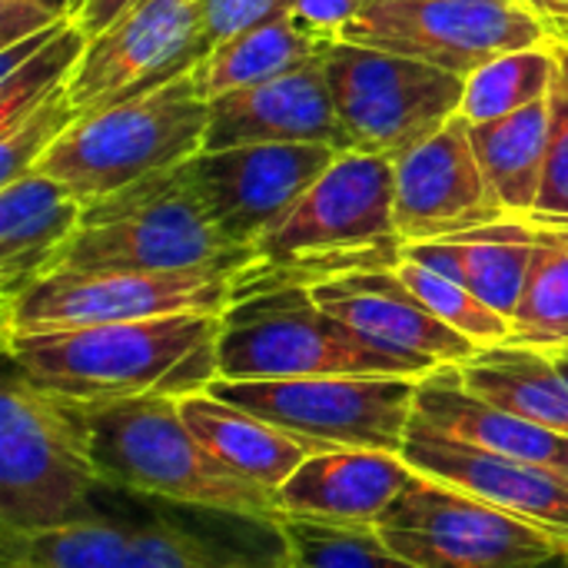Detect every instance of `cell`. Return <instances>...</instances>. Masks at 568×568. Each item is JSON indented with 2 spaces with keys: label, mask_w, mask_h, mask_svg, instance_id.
I'll use <instances>...</instances> for the list:
<instances>
[{
  "label": "cell",
  "mask_w": 568,
  "mask_h": 568,
  "mask_svg": "<svg viewBox=\"0 0 568 568\" xmlns=\"http://www.w3.org/2000/svg\"><path fill=\"white\" fill-rule=\"evenodd\" d=\"M396 223L406 243L449 240L509 223L476 160L463 113L396 163Z\"/></svg>",
  "instance_id": "15"
},
{
  "label": "cell",
  "mask_w": 568,
  "mask_h": 568,
  "mask_svg": "<svg viewBox=\"0 0 568 568\" xmlns=\"http://www.w3.org/2000/svg\"><path fill=\"white\" fill-rule=\"evenodd\" d=\"M549 143H546V170L542 190L536 200V213L523 223L556 220L568 223V47L559 43V63L549 87Z\"/></svg>",
  "instance_id": "35"
},
{
  "label": "cell",
  "mask_w": 568,
  "mask_h": 568,
  "mask_svg": "<svg viewBox=\"0 0 568 568\" xmlns=\"http://www.w3.org/2000/svg\"><path fill=\"white\" fill-rule=\"evenodd\" d=\"M366 0H296L293 17L323 40H339L343 30L353 23V17L363 10Z\"/></svg>",
  "instance_id": "37"
},
{
  "label": "cell",
  "mask_w": 568,
  "mask_h": 568,
  "mask_svg": "<svg viewBox=\"0 0 568 568\" xmlns=\"http://www.w3.org/2000/svg\"><path fill=\"white\" fill-rule=\"evenodd\" d=\"M556 469L562 473L568 479V439H566V449H562V456H559V463H556Z\"/></svg>",
  "instance_id": "42"
},
{
  "label": "cell",
  "mask_w": 568,
  "mask_h": 568,
  "mask_svg": "<svg viewBox=\"0 0 568 568\" xmlns=\"http://www.w3.org/2000/svg\"><path fill=\"white\" fill-rule=\"evenodd\" d=\"M290 562L303 568H419L386 546L376 526L280 516Z\"/></svg>",
  "instance_id": "31"
},
{
  "label": "cell",
  "mask_w": 568,
  "mask_h": 568,
  "mask_svg": "<svg viewBox=\"0 0 568 568\" xmlns=\"http://www.w3.org/2000/svg\"><path fill=\"white\" fill-rule=\"evenodd\" d=\"M256 260L210 216L183 163L133 186L83 203L80 230L63 243L53 270H133V273H240Z\"/></svg>",
  "instance_id": "3"
},
{
  "label": "cell",
  "mask_w": 568,
  "mask_h": 568,
  "mask_svg": "<svg viewBox=\"0 0 568 568\" xmlns=\"http://www.w3.org/2000/svg\"><path fill=\"white\" fill-rule=\"evenodd\" d=\"M413 376H313V379H213L206 393L270 426L329 449L403 453L416 399Z\"/></svg>",
  "instance_id": "10"
},
{
  "label": "cell",
  "mask_w": 568,
  "mask_h": 568,
  "mask_svg": "<svg viewBox=\"0 0 568 568\" xmlns=\"http://www.w3.org/2000/svg\"><path fill=\"white\" fill-rule=\"evenodd\" d=\"M80 110L70 103V90L60 87L53 97L33 106L13 130H7L0 136V186L30 173L47 156V150L70 130Z\"/></svg>",
  "instance_id": "34"
},
{
  "label": "cell",
  "mask_w": 568,
  "mask_h": 568,
  "mask_svg": "<svg viewBox=\"0 0 568 568\" xmlns=\"http://www.w3.org/2000/svg\"><path fill=\"white\" fill-rule=\"evenodd\" d=\"M413 416L456 443L506 453V456L529 459L539 466H556L568 439L559 433L539 429V426L493 406L489 399L476 396L463 383L459 366H436L433 373H426L416 383Z\"/></svg>",
  "instance_id": "22"
},
{
  "label": "cell",
  "mask_w": 568,
  "mask_h": 568,
  "mask_svg": "<svg viewBox=\"0 0 568 568\" xmlns=\"http://www.w3.org/2000/svg\"><path fill=\"white\" fill-rule=\"evenodd\" d=\"M77 406L103 483L136 496L280 519L273 493L230 473L210 456L183 423L173 396L150 393Z\"/></svg>",
  "instance_id": "4"
},
{
  "label": "cell",
  "mask_w": 568,
  "mask_h": 568,
  "mask_svg": "<svg viewBox=\"0 0 568 568\" xmlns=\"http://www.w3.org/2000/svg\"><path fill=\"white\" fill-rule=\"evenodd\" d=\"M403 459L413 473L469 493L568 542V479L556 466H539L506 453L456 443L416 416L406 429Z\"/></svg>",
  "instance_id": "17"
},
{
  "label": "cell",
  "mask_w": 568,
  "mask_h": 568,
  "mask_svg": "<svg viewBox=\"0 0 568 568\" xmlns=\"http://www.w3.org/2000/svg\"><path fill=\"white\" fill-rule=\"evenodd\" d=\"M293 10L296 0H203V33L216 47L250 27L280 20Z\"/></svg>",
  "instance_id": "36"
},
{
  "label": "cell",
  "mask_w": 568,
  "mask_h": 568,
  "mask_svg": "<svg viewBox=\"0 0 568 568\" xmlns=\"http://www.w3.org/2000/svg\"><path fill=\"white\" fill-rule=\"evenodd\" d=\"M133 3H136V0H87L83 10H80L73 20H77V27L93 40V37H100L123 10H130Z\"/></svg>",
  "instance_id": "38"
},
{
  "label": "cell",
  "mask_w": 568,
  "mask_h": 568,
  "mask_svg": "<svg viewBox=\"0 0 568 568\" xmlns=\"http://www.w3.org/2000/svg\"><path fill=\"white\" fill-rule=\"evenodd\" d=\"M526 10H532L539 20H546L559 43L568 47V0H519Z\"/></svg>",
  "instance_id": "39"
},
{
  "label": "cell",
  "mask_w": 568,
  "mask_h": 568,
  "mask_svg": "<svg viewBox=\"0 0 568 568\" xmlns=\"http://www.w3.org/2000/svg\"><path fill=\"white\" fill-rule=\"evenodd\" d=\"M220 379H313V376H413L426 369L399 359L326 313L306 286H283L236 300L220 316Z\"/></svg>",
  "instance_id": "7"
},
{
  "label": "cell",
  "mask_w": 568,
  "mask_h": 568,
  "mask_svg": "<svg viewBox=\"0 0 568 568\" xmlns=\"http://www.w3.org/2000/svg\"><path fill=\"white\" fill-rule=\"evenodd\" d=\"M213 50L203 33V0H136L87 43L67 90L87 113L123 103L190 73Z\"/></svg>",
  "instance_id": "13"
},
{
  "label": "cell",
  "mask_w": 568,
  "mask_h": 568,
  "mask_svg": "<svg viewBox=\"0 0 568 568\" xmlns=\"http://www.w3.org/2000/svg\"><path fill=\"white\" fill-rule=\"evenodd\" d=\"M376 532L419 568H536L562 539L469 493L413 473Z\"/></svg>",
  "instance_id": "11"
},
{
  "label": "cell",
  "mask_w": 568,
  "mask_h": 568,
  "mask_svg": "<svg viewBox=\"0 0 568 568\" xmlns=\"http://www.w3.org/2000/svg\"><path fill=\"white\" fill-rule=\"evenodd\" d=\"M413 469L403 453L329 449L310 456L276 493L280 516L376 526L396 503Z\"/></svg>",
  "instance_id": "20"
},
{
  "label": "cell",
  "mask_w": 568,
  "mask_h": 568,
  "mask_svg": "<svg viewBox=\"0 0 568 568\" xmlns=\"http://www.w3.org/2000/svg\"><path fill=\"white\" fill-rule=\"evenodd\" d=\"M556 63H559V40L523 47L489 60L473 77H466L463 116L469 123H483L546 100L556 77Z\"/></svg>",
  "instance_id": "30"
},
{
  "label": "cell",
  "mask_w": 568,
  "mask_h": 568,
  "mask_svg": "<svg viewBox=\"0 0 568 568\" xmlns=\"http://www.w3.org/2000/svg\"><path fill=\"white\" fill-rule=\"evenodd\" d=\"M220 316L180 313L136 323L7 336L10 369L70 403L190 396L220 379Z\"/></svg>",
  "instance_id": "1"
},
{
  "label": "cell",
  "mask_w": 568,
  "mask_h": 568,
  "mask_svg": "<svg viewBox=\"0 0 568 568\" xmlns=\"http://www.w3.org/2000/svg\"><path fill=\"white\" fill-rule=\"evenodd\" d=\"M339 40L473 77L489 60L556 33L519 0H369Z\"/></svg>",
  "instance_id": "12"
},
{
  "label": "cell",
  "mask_w": 568,
  "mask_h": 568,
  "mask_svg": "<svg viewBox=\"0 0 568 568\" xmlns=\"http://www.w3.org/2000/svg\"><path fill=\"white\" fill-rule=\"evenodd\" d=\"M366 3H369V0H366Z\"/></svg>",
  "instance_id": "46"
},
{
  "label": "cell",
  "mask_w": 568,
  "mask_h": 568,
  "mask_svg": "<svg viewBox=\"0 0 568 568\" xmlns=\"http://www.w3.org/2000/svg\"><path fill=\"white\" fill-rule=\"evenodd\" d=\"M556 359H559L562 373H566V376H568V349H559V353H556Z\"/></svg>",
  "instance_id": "43"
},
{
  "label": "cell",
  "mask_w": 568,
  "mask_h": 568,
  "mask_svg": "<svg viewBox=\"0 0 568 568\" xmlns=\"http://www.w3.org/2000/svg\"><path fill=\"white\" fill-rule=\"evenodd\" d=\"M396 276L429 306V313H436L446 326L459 329L463 336H469L479 349L486 346H499V343H509L513 336V320L499 316L493 306H486L469 286L416 263V260H406L396 266Z\"/></svg>",
  "instance_id": "33"
},
{
  "label": "cell",
  "mask_w": 568,
  "mask_h": 568,
  "mask_svg": "<svg viewBox=\"0 0 568 568\" xmlns=\"http://www.w3.org/2000/svg\"><path fill=\"white\" fill-rule=\"evenodd\" d=\"M526 226L536 233V250L513 313L509 343L559 353L568 349V223L536 220Z\"/></svg>",
  "instance_id": "28"
},
{
  "label": "cell",
  "mask_w": 568,
  "mask_h": 568,
  "mask_svg": "<svg viewBox=\"0 0 568 568\" xmlns=\"http://www.w3.org/2000/svg\"><path fill=\"white\" fill-rule=\"evenodd\" d=\"M343 150L323 143H243L200 150L183 163L186 180L210 210L213 223L256 253Z\"/></svg>",
  "instance_id": "14"
},
{
  "label": "cell",
  "mask_w": 568,
  "mask_h": 568,
  "mask_svg": "<svg viewBox=\"0 0 568 568\" xmlns=\"http://www.w3.org/2000/svg\"><path fill=\"white\" fill-rule=\"evenodd\" d=\"M83 3H87V0H70V7H73V17H77V13L83 10Z\"/></svg>",
  "instance_id": "44"
},
{
  "label": "cell",
  "mask_w": 568,
  "mask_h": 568,
  "mask_svg": "<svg viewBox=\"0 0 568 568\" xmlns=\"http://www.w3.org/2000/svg\"><path fill=\"white\" fill-rule=\"evenodd\" d=\"M83 203L53 176L37 170L0 186V290H20L53 270L63 243L80 230Z\"/></svg>",
  "instance_id": "21"
},
{
  "label": "cell",
  "mask_w": 568,
  "mask_h": 568,
  "mask_svg": "<svg viewBox=\"0 0 568 568\" xmlns=\"http://www.w3.org/2000/svg\"><path fill=\"white\" fill-rule=\"evenodd\" d=\"M140 519L143 496L106 483L93 516L43 532L0 536V568H123Z\"/></svg>",
  "instance_id": "24"
},
{
  "label": "cell",
  "mask_w": 568,
  "mask_h": 568,
  "mask_svg": "<svg viewBox=\"0 0 568 568\" xmlns=\"http://www.w3.org/2000/svg\"><path fill=\"white\" fill-rule=\"evenodd\" d=\"M90 37L70 20L43 50L27 57L17 70L0 77V136L13 130L33 106L70 83L73 70L87 53Z\"/></svg>",
  "instance_id": "32"
},
{
  "label": "cell",
  "mask_w": 568,
  "mask_h": 568,
  "mask_svg": "<svg viewBox=\"0 0 568 568\" xmlns=\"http://www.w3.org/2000/svg\"><path fill=\"white\" fill-rule=\"evenodd\" d=\"M243 143H323L333 150H349L323 57L286 77L240 87L210 100L203 150Z\"/></svg>",
  "instance_id": "19"
},
{
  "label": "cell",
  "mask_w": 568,
  "mask_h": 568,
  "mask_svg": "<svg viewBox=\"0 0 568 568\" xmlns=\"http://www.w3.org/2000/svg\"><path fill=\"white\" fill-rule=\"evenodd\" d=\"M406 240L396 223V163L343 150L300 206L256 243V260L236 273V300L320 286L353 273L396 270Z\"/></svg>",
  "instance_id": "2"
},
{
  "label": "cell",
  "mask_w": 568,
  "mask_h": 568,
  "mask_svg": "<svg viewBox=\"0 0 568 568\" xmlns=\"http://www.w3.org/2000/svg\"><path fill=\"white\" fill-rule=\"evenodd\" d=\"M236 296V273H133V270H57L3 300V339L83 326L136 323L180 313L223 316Z\"/></svg>",
  "instance_id": "9"
},
{
  "label": "cell",
  "mask_w": 568,
  "mask_h": 568,
  "mask_svg": "<svg viewBox=\"0 0 568 568\" xmlns=\"http://www.w3.org/2000/svg\"><path fill=\"white\" fill-rule=\"evenodd\" d=\"M103 486L80 406L10 369L0 396V536L87 519Z\"/></svg>",
  "instance_id": "5"
},
{
  "label": "cell",
  "mask_w": 568,
  "mask_h": 568,
  "mask_svg": "<svg viewBox=\"0 0 568 568\" xmlns=\"http://www.w3.org/2000/svg\"><path fill=\"white\" fill-rule=\"evenodd\" d=\"M0 3H40V7H47L50 13H57V17H70V20H73V7H70V0H0Z\"/></svg>",
  "instance_id": "40"
},
{
  "label": "cell",
  "mask_w": 568,
  "mask_h": 568,
  "mask_svg": "<svg viewBox=\"0 0 568 568\" xmlns=\"http://www.w3.org/2000/svg\"><path fill=\"white\" fill-rule=\"evenodd\" d=\"M290 542L276 516L143 496V519L123 568H286Z\"/></svg>",
  "instance_id": "16"
},
{
  "label": "cell",
  "mask_w": 568,
  "mask_h": 568,
  "mask_svg": "<svg viewBox=\"0 0 568 568\" xmlns=\"http://www.w3.org/2000/svg\"><path fill=\"white\" fill-rule=\"evenodd\" d=\"M183 423L230 473L276 493L316 449L266 419L216 399L213 393H190L176 399Z\"/></svg>",
  "instance_id": "23"
},
{
  "label": "cell",
  "mask_w": 568,
  "mask_h": 568,
  "mask_svg": "<svg viewBox=\"0 0 568 568\" xmlns=\"http://www.w3.org/2000/svg\"><path fill=\"white\" fill-rule=\"evenodd\" d=\"M469 140L486 180L509 213V223H523L536 213L549 143V100L496 120L469 123Z\"/></svg>",
  "instance_id": "26"
},
{
  "label": "cell",
  "mask_w": 568,
  "mask_h": 568,
  "mask_svg": "<svg viewBox=\"0 0 568 568\" xmlns=\"http://www.w3.org/2000/svg\"><path fill=\"white\" fill-rule=\"evenodd\" d=\"M459 376L476 396L489 399L493 406L539 429L568 436V376L556 353L499 343L459 363Z\"/></svg>",
  "instance_id": "25"
},
{
  "label": "cell",
  "mask_w": 568,
  "mask_h": 568,
  "mask_svg": "<svg viewBox=\"0 0 568 568\" xmlns=\"http://www.w3.org/2000/svg\"><path fill=\"white\" fill-rule=\"evenodd\" d=\"M286 568H303V566H293V562H290V566H286Z\"/></svg>",
  "instance_id": "45"
},
{
  "label": "cell",
  "mask_w": 568,
  "mask_h": 568,
  "mask_svg": "<svg viewBox=\"0 0 568 568\" xmlns=\"http://www.w3.org/2000/svg\"><path fill=\"white\" fill-rule=\"evenodd\" d=\"M453 256L459 263V283L469 286L486 306L513 320L529 260L536 250V233L526 223H499L476 233L449 236Z\"/></svg>",
  "instance_id": "29"
},
{
  "label": "cell",
  "mask_w": 568,
  "mask_h": 568,
  "mask_svg": "<svg viewBox=\"0 0 568 568\" xmlns=\"http://www.w3.org/2000/svg\"><path fill=\"white\" fill-rule=\"evenodd\" d=\"M206 126L210 100L190 70L123 103L80 113L33 170L90 203L186 163L203 150Z\"/></svg>",
  "instance_id": "6"
},
{
  "label": "cell",
  "mask_w": 568,
  "mask_h": 568,
  "mask_svg": "<svg viewBox=\"0 0 568 568\" xmlns=\"http://www.w3.org/2000/svg\"><path fill=\"white\" fill-rule=\"evenodd\" d=\"M323 70L356 153L399 163L463 113L466 77L403 53L333 40L323 50Z\"/></svg>",
  "instance_id": "8"
},
{
  "label": "cell",
  "mask_w": 568,
  "mask_h": 568,
  "mask_svg": "<svg viewBox=\"0 0 568 568\" xmlns=\"http://www.w3.org/2000/svg\"><path fill=\"white\" fill-rule=\"evenodd\" d=\"M329 47V40L310 33L293 13L250 27L223 43H216L196 67V87L206 100L240 90V87H253V83H266L276 77H286L300 67H310L323 57V50Z\"/></svg>",
  "instance_id": "27"
},
{
  "label": "cell",
  "mask_w": 568,
  "mask_h": 568,
  "mask_svg": "<svg viewBox=\"0 0 568 568\" xmlns=\"http://www.w3.org/2000/svg\"><path fill=\"white\" fill-rule=\"evenodd\" d=\"M536 568H568V546H562L556 556H549L546 562H539Z\"/></svg>",
  "instance_id": "41"
},
{
  "label": "cell",
  "mask_w": 568,
  "mask_h": 568,
  "mask_svg": "<svg viewBox=\"0 0 568 568\" xmlns=\"http://www.w3.org/2000/svg\"><path fill=\"white\" fill-rule=\"evenodd\" d=\"M310 293L349 329H356L379 349L423 366L426 373H433L436 366H459L479 353L469 336L429 313V306L396 276V270L339 276L310 286Z\"/></svg>",
  "instance_id": "18"
}]
</instances>
